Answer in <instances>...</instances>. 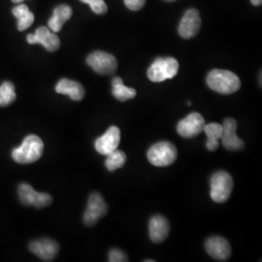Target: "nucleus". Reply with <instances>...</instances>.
Returning <instances> with one entry per match:
<instances>
[{
    "mask_svg": "<svg viewBox=\"0 0 262 262\" xmlns=\"http://www.w3.org/2000/svg\"><path fill=\"white\" fill-rule=\"evenodd\" d=\"M208 86L215 93L231 94L236 93L240 86L241 81L238 76L229 70L214 69L207 76Z\"/></svg>",
    "mask_w": 262,
    "mask_h": 262,
    "instance_id": "f257e3e1",
    "label": "nucleus"
},
{
    "mask_svg": "<svg viewBox=\"0 0 262 262\" xmlns=\"http://www.w3.org/2000/svg\"><path fill=\"white\" fill-rule=\"evenodd\" d=\"M44 144L36 135H28L21 145L12 151V158L19 164H29L42 157Z\"/></svg>",
    "mask_w": 262,
    "mask_h": 262,
    "instance_id": "f03ea898",
    "label": "nucleus"
},
{
    "mask_svg": "<svg viewBox=\"0 0 262 262\" xmlns=\"http://www.w3.org/2000/svg\"><path fill=\"white\" fill-rule=\"evenodd\" d=\"M176 147L167 141H161L150 147L147 158L150 164L158 167L169 166L177 159Z\"/></svg>",
    "mask_w": 262,
    "mask_h": 262,
    "instance_id": "7ed1b4c3",
    "label": "nucleus"
},
{
    "mask_svg": "<svg viewBox=\"0 0 262 262\" xmlns=\"http://www.w3.org/2000/svg\"><path fill=\"white\" fill-rule=\"evenodd\" d=\"M233 179L225 171H217L210 181L211 198L216 203H224L229 199L233 189Z\"/></svg>",
    "mask_w": 262,
    "mask_h": 262,
    "instance_id": "20e7f679",
    "label": "nucleus"
},
{
    "mask_svg": "<svg viewBox=\"0 0 262 262\" xmlns=\"http://www.w3.org/2000/svg\"><path fill=\"white\" fill-rule=\"evenodd\" d=\"M179 62L173 57L157 58L148 69V78L151 82L160 83L177 75Z\"/></svg>",
    "mask_w": 262,
    "mask_h": 262,
    "instance_id": "39448f33",
    "label": "nucleus"
},
{
    "mask_svg": "<svg viewBox=\"0 0 262 262\" xmlns=\"http://www.w3.org/2000/svg\"><path fill=\"white\" fill-rule=\"evenodd\" d=\"M86 63L100 75L114 74L118 68L117 58L111 54L101 51H96L88 56Z\"/></svg>",
    "mask_w": 262,
    "mask_h": 262,
    "instance_id": "423d86ee",
    "label": "nucleus"
},
{
    "mask_svg": "<svg viewBox=\"0 0 262 262\" xmlns=\"http://www.w3.org/2000/svg\"><path fill=\"white\" fill-rule=\"evenodd\" d=\"M19 201L25 206H33L37 209L50 206L53 202V198L43 192H37L28 184H20L18 187Z\"/></svg>",
    "mask_w": 262,
    "mask_h": 262,
    "instance_id": "0eeeda50",
    "label": "nucleus"
},
{
    "mask_svg": "<svg viewBox=\"0 0 262 262\" xmlns=\"http://www.w3.org/2000/svg\"><path fill=\"white\" fill-rule=\"evenodd\" d=\"M107 212L108 206L102 195L98 192L92 193L89 198L88 207L83 217L84 225L94 226L102 216L107 214Z\"/></svg>",
    "mask_w": 262,
    "mask_h": 262,
    "instance_id": "6e6552de",
    "label": "nucleus"
},
{
    "mask_svg": "<svg viewBox=\"0 0 262 262\" xmlns=\"http://www.w3.org/2000/svg\"><path fill=\"white\" fill-rule=\"evenodd\" d=\"M204 126V118L199 113H191L179 122L177 131L179 135L184 138H193L203 131Z\"/></svg>",
    "mask_w": 262,
    "mask_h": 262,
    "instance_id": "1a4fd4ad",
    "label": "nucleus"
},
{
    "mask_svg": "<svg viewBox=\"0 0 262 262\" xmlns=\"http://www.w3.org/2000/svg\"><path fill=\"white\" fill-rule=\"evenodd\" d=\"M28 44H41L49 52H56L60 47V40L55 32L46 27L38 28L34 33L28 34Z\"/></svg>",
    "mask_w": 262,
    "mask_h": 262,
    "instance_id": "9d476101",
    "label": "nucleus"
},
{
    "mask_svg": "<svg viewBox=\"0 0 262 262\" xmlns=\"http://www.w3.org/2000/svg\"><path fill=\"white\" fill-rule=\"evenodd\" d=\"M29 251L43 261L54 260L59 251V246L55 240L45 238L29 244Z\"/></svg>",
    "mask_w": 262,
    "mask_h": 262,
    "instance_id": "9b49d317",
    "label": "nucleus"
},
{
    "mask_svg": "<svg viewBox=\"0 0 262 262\" xmlns=\"http://www.w3.org/2000/svg\"><path fill=\"white\" fill-rule=\"evenodd\" d=\"M121 141V130L119 127L113 125L109 127V129L104 133L102 136L97 138L94 147L97 152L100 155L107 156L113 150H117Z\"/></svg>",
    "mask_w": 262,
    "mask_h": 262,
    "instance_id": "f8f14e48",
    "label": "nucleus"
},
{
    "mask_svg": "<svg viewBox=\"0 0 262 262\" xmlns=\"http://www.w3.org/2000/svg\"><path fill=\"white\" fill-rule=\"evenodd\" d=\"M206 252L210 256L219 261H226L231 255V247L229 242L221 236H213L205 243Z\"/></svg>",
    "mask_w": 262,
    "mask_h": 262,
    "instance_id": "ddd939ff",
    "label": "nucleus"
},
{
    "mask_svg": "<svg viewBox=\"0 0 262 262\" xmlns=\"http://www.w3.org/2000/svg\"><path fill=\"white\" fill-rule=\"evenodd\" d=\"M201 28V18L196 9H188L179 26V34L184 39L194 37Z\"/></svg>",
    "mask_w": 262,
    "mask_h": 262,
    "instance_id": "4468645a",
    "label": "nucleus"
},
{
    "mask_svg": "<svg viewBox=\"0 0 262 262\" xmlns=\"http://www.w3.org/2000/svg\"><path fill=\"white\" fill-rule=\"evenodd\" d=\"M236 129L237 122L234 119H225L223 124V135L221 139L223 141V145L226 150H242L245 148L243 141L238 138L236 134Z\"/></svg>",
    "mask_w": 262,
    "mask_h": 262,
    "instance_id": "2eb2a0df",
    "label": "nucleus"
},
{
    "mask_svg": "<svg viewBox=\"0 0 262 262\" xmlns=\"http://www.w3.org/2000/svg\"><path fill=\"white\" fill-rule=\"evenodd\" d=\"M170 225L163 215H154L149 223V233L154 243H161L168 237Z\"/></svg>",
    "mask_w": 262,
    "mask_h": 262,
    "instance_id": "dca6fc26",
    "label": "nucleus"
},
{
    "mask_svg": "<svg viewBox=\"0 0 262 262\" xmlns=\"http://www.w3.org/2000/svg\"><path fill=\"white\" fill-rule=\"evenodd\" d=\"M56 92L57 94L68 95L74 101H80L84 96L83 85L69 79H61L56 85Z\"/></svg>",
    "mask_w": 262,
    "mask_h": 262,
    "instance_id": "f3484780",
    "label": "nucleus"
},
{
    "mask_svg": "<svg viewBox=\"0 0 262 262\" xmlns=\"http://www.w3.org/2000/svg\"><path fill=\"white\" fill-rule=\"evenodd\" d=\"M72 17V8L68 5H59L54 10L53 17L49 19V28L55 33L59 32L63 25Z\"/></svg>",
    "mask_w": 262,
    "mask_h": 262,
    "instance_id": "a211bd4d",
    "label": "nucleus"
},
{
    "mask_svg": "<svg viewBox=\"0 0 262 262\" xmlns=\"http://www.w3.org/2000/svg\"><path fill=\"white\" fill-rule=\"evenodd\" d=\"M203 131L207 135V149L210 151H215L219 148V140L223 135V125L216 122H212L205 124Z\"/></svg>",
    "mask_w": 262,
    "mask_h": 262,
    "instance_id": "6ab92c4d",
    "label": "nucleus"
},
{
    "mask_svg": "<svg viewBox=\"0 0 262 262\" xmlns=\"http://www.w3.org/2000/svg\"><path fill=\"white\" fill-rule=\"evenodd\" d=\"M13 15L18 19V29L19 31H24L31 27L34 21V15L29 11L28 6L19 3L18 6L12 10Z\"/></svg>",
    "mask_w": 262,
    "mask_h": 262,
    "instance_id": "aec40b11",
    "label": "nucleus"
},
{
    "mask_svg": "<svg viewBox=\"0 0 262 262\" xmlns=\"http://www.w3.org/2000/svg\"><path fill=\"white\" fill-rule=\"evenodd\" d=\"M112 94L119 101L124 102L136 96V91L123 84L122 78L115 77L112 81Z\"/></svg>",
    "mask_w": 262,
    "mask_h": 262,
    "instance_id": "412c9836",
    "label": "nucleus"
},
{
    "mask_svg": "<svg viewBox=\"0 0 262 262\" xmlns=\"http://www.w3.org/2000/svg\"><path fill=\"white\" fill-rule=\"evenodd\" d=\"M107 159L105 160L106 168L109 171H115L116 169L122 168L126 162V156L122 150H113L109 155L106 156Z\"/></svg>",
    "mask_w": 262,
    "mask_h": 262,
    "instance_id": "4be33fe9",
    "label": "nucleus"
},
{
    "mask_svg": "<svg viewBox=\"0 0 262 262\" xmlns=\"http://www.w3.org/2000/svg\"><path fill=\"white\" fill-rule=\"evenodd\" d=\"M15 86L11 82H4L0 85V107H6L16 100Z\"/></svg>",
    "mask_w": 262,
    "mask_h": 262,
    "instance_id": "5701e85b",
    "label": "nucleus"
},
{
    "mask_svg": "<svg viewBox=\"0 0 262 262\" xmlns=\"http://www.w3.org/2000/svg\"><path fill=\"white\" fill-rule=\"evenodd\" d=\"M80 1L89 4L93 10V12L97 15H103L108 10V7L104 0H80Z\"/></svg>",
    "mask_w": 262,
    "mask_h": 262,
    "instance_id": "b1692460",
    "label": "nucleus"
},
{
    "mask_svg": "<svg viewBox=\"0 0 262 262\" xmlns=\"http://www.w3.org/2000/svg\"><path fill=\"white\" fill-rule=\"evenodd\" d=\"M109 261L125 262L128 261L127 255L119 249H113L109 253Z\"/></svg>",
    "mask_w": 262,
    "mask_h": 262,
    "instance_id": "393cba45",
    "label": "nucleus"
},
{
    "mask_svg": "<svg viewBox=\"0 0 262 262\" xmlns=\"http://www.w3.org/2000/svg\"><path fill=\"white\" fill-rule=\"evenodd\" d=\"M146 0H124L125 6L131 11H139L144 7Z\"/></svg>",
    "mask_w": 262,
    "mask_h": 262,
    "instance_id": "a878e982",
    "label": "nucleus"
},
{
    "mask_svg": "<svg viewBox=\"0 0 262 262\" xmlns=\"http://www.w3.org/2000/svg\"><path fill=\"white\" fill-rule=\"evenodd\" d=\"M251 2L253 3V5L254 6H258L262 3V0H251Z\"/></svg>",
    "mask_w": 262,
    "mask_h": 262,
    "instance_id": "bb28decb",
    "label": "nucleus"
},
{
    "mask_svg": "<svg viewBox=\"0 0 262 262\" xmlns=\"http://www.w3.org/2000/svg\"><path fill=\"white\" fill-rule=\"evenodd\" d=\"M25 0H12V2H14V3H16V4H19V3H21V2H24Z\"/></svg>",
    "mask_w": 262,
    "mask_h": 262,
    "instance_id": "cd10ccee",
    "label": "nucleus"
},
{
    "mask_svg": "<svg viewBox=\"0 0 262 262\" xmlns=\"http://www.w3.org/2000/svg\"><path fill=\"white\" fill-rule=\"evenodd\" d=\"M164 1H166V2H173V1H176V0H164Z\"/></svg>",
    "mask_w": 262,
    "mask_h": 262,
    "instance_id": "c85d7f7f",
    "label": "nucleus"
}]
</instances>
